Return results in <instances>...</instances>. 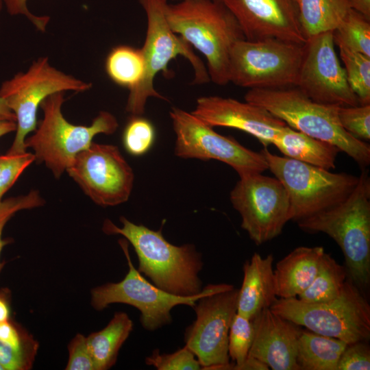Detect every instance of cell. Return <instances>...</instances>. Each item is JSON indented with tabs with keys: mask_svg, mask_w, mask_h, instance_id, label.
Wrapping results in <instances>:
<instances>
[{
	"mask_svg": "<svg viewBox=\"0 0 370 370\" xmlns=\"http://www.w3.org/2000/svg\"><path fill=\"white\" fill-rule=\"evenodd\" d=\"M120 221L121 227L106 219L102 230L108 235H122L130 243L138 256L140 273L159 288L175 295L188 297L201 292L199 273L203 261L194 245H174L164 238L161 230L135 224L125 217Z\"/></svg>",
	"mask_w": 370,
	"mask_h": 370,
	"instance_id": "cell-1",
	"label": "cell"
},
{
	"mask_svg": "<svg viewBox=\"0 0 370 370\" xmlns=\"http://www.w3.org/2000/svg\"><path fill=\"white\" fill-rule=\"evenodd\" d=\"M165 15L171 30L204 55L210 79L228 84L230 51L245 38L226 6L219 0H183L167 3Z\"/></svg>",
	"mask_w": 370,
	"mask_h": 370,
	"instance_id": "cell-2",
	"label": "cell"
},
{
	"mask_svg": "<svg viewBox=\"0 0 370 370\" xmlns=\"http://www.w3.org/2000/svg\"><path fill=\"white\" fill-rule=\"evenodd\" d=\"M245 100L265 108L290 127L336 146L360 167L369 164L370 147L342 127L340 106L316 102L296 86L249 89Z\"/></svg>",
	"mask_w": 370,
	"mask_h": 370,
	"instance_id": "cell-3",
	"label": "cell"
},
{
	"mask_svg": "<svg viewBox=\"0 0 370 370\" xmlns=\"http://www.w3.org/2000/svg\"><path fill=\"white\" fill-rule=\"evenodd\" d=\"M304 231L323 232L341 249L349 277L360 289L370 281V180L367 171L358 176L352 192L339 204L301 219Z\"/></svg>",
	"mask_w": 370,
	"mask_h": 370,
	"instance_id": "cell-4",
	"label": "cell"
},
{
	"mask_svg": "<svg viewBox=\"0 0 370 370\" xmlns=\"http://www.w3.org/2000/svg\"><path fill=\"white\" fill-rule=\"evenodd\" d=\"M270 309L296 325L347 344L370 338V305L349 275L334 299L310 304L297 297L278 298Z\"/></svg>",
	"mask_w": 370,
	"mask_h": 370,
	"instance_id": "cell-5",
	"label": "cell"
},
{
	"mask_svg": "<svg viewBox=\"0 0 370 370\" xmlns=\"http://www.w3.org/2000/svg\"><path fill=\"white\" fill-rule=\"evenodd\" d=\"M64 92L47 97L40 105L43 119L34 133L25 140V146L34 151L35 160L44 162L58 179L75 157L86 149L99 134H112L119 123L109 112L101 111L88 126L69 123L62 113Z\"/></svg>",
	"mask_w": 370,
	"mask_h": 370,
	"instance_id": "cell-6",
	"label": "cell"
},
{
	"mask_svg": "<svg viewBox=\"0 0 370 370\" xmlns=\"http://www.w3.org/2000/svg\"><path fill=\"white\" fill-rule=\"evenodd\" d=\"M144 9L147 27L144 45L141 49L145 71L140 83L130 90L125 110L132 116H141L149 97L165 99L154 88L156 75L166 72L169 62L182 56L191 64L194 70V83L209 82L208 70L192 47L169 27L165 15L166 0H138Z\"/></svg>",
	"mask_w": 370,
	"mask_h": 370,
	"instance_id": "cell-7",
	"label": "cell"
},
{
	"mask_svg": "<svg viewBox=\"0 0 370 370\" xmlns=\"http://www.w3.org/2000/svg\"><path fill=\"white\" fill-rule=\"evenodd\" d=\"M260 153L269 169L285 188L290 203L289 221H298L343 201L354 189L358 176L332 173L285 156Z\"/></svg>",
	"mask_w": 370,
	"mask_h": 370,
	"instance_id": "cell-8",
	"label": "cell"
},
{
	"mask_svg": "<svg viewBox=\"0 0 370 370\" xmlns=\"http://www.w3.org/2000/svg\"><path fill=\"white\" fill-rule=\"evenodd\" d=\"M92 84L62 72L40 57L25 72H18L4 81L0 87L1 97L16 116V130L7 155L26 152L25 140L36 128L37 111L49 96L68 90L85 92Z\"/></svg>",
	"mask_w": 370,
	"mask_h": 370,
	"instance_id": "cell-9",
	"label": "cell"
},
{
	"mask_svg": "<svg viewBox=\"0 0 370 370\" xmlns=\"http://www.w3.org/2000/svg\"><path fill=\"white\" fill-rule=\"evenodd\" d=\"M304 45L274 38L237 41L230 54V82L249 89L295 86Z\"/></svg>",
	"mask_w": 370,
	"mask_h": 370,
	"instance_id": "cell-10",
	"label": "cell"
},
{
	"mask_svg": "<svg viewBox=\"0 0 370 370\" xmlns=\"http://www.w3.org/2000/svg\"><path fill=\"white\" fill-rule=\"evenodd\" d=\"M119 243L127 261L128 272L119 282L94 288L91 291V305L97 310L115 303L132 306L140 311V323L147 330L153 331L171 323V310L175 306L186 305L193 308L200 297L225 284H208L199 294L188 297L169 293L148 282L133 265L126 241L121 240Z\"/></svg>",
	"mask_w": 370,
	"mask_h": 370,
	"instance_id": "cell-11",
	"label": "cell"
},
{
	"mask_svg": "<svg viewBox=\"0 0 370 370\" xmlns=\"http://www.w3.org/2000/svg\"><path fill=\"white\" fill-rule=\"evenodd\" d=\"M169 115L176 135L174 152L177 157L217 160L230 166L239 177L268 169L260 152L251 151L233 138L218 134L192 112L173 107Z\"/></svg>",
	"mask_w": 370,
	"mask_h": 370,
	"instance_id": "cell-12",
	"label": "cell"
},
{
	"mask_svg": "<svg viewBox=\"0 0 370 370\" xmlns=\"http://www.w3.org/2000/svg\"><path fill=\"white\" fill-rule=\"evenodd\" d=\"M262 173L240 177L230 196L241 217V227L257 245L279 236L289 221L285 188L276 177Z\"/></svg>",
	"mask_w": 370,
	"mask_h": 370,
	"instance_id": "cell-13",
	"label": "cell"
},
{
	"mask_svg": "<svg viewBox=\"0 0 370 370\" xmlns=\"http://www.w3.org/2000/svg\"><path fill=\"white\" fill-rule=\"evenodd\" d=\"M238 296V289L225 284L200 297L193 306L196 319L185 330L184 343L202 369L223 370L230 363L228 335Z\"/></svg>",
	"mask_w": 370,
	"mask_h": 370,
	"instance_id": "cell-14",
	"label": "cell"
},
{
	"mask_svg": "<svg viewBox=\"0 0 370 370\" xmlns=\"http://www.w3.org/2000/svg\"><path fill=\"white\" fill-rule=\"evenodd\" d=\"M66 171L90 199L104 207L127 201L134 185L132 167L112 145L92 142Z\"/></svg>",
	"mask_w": 370,
	"mask_h": 370,
	"instance_id": "cell-15",
	"label": "cell"
},
{
	"mask_svg": "<svg viewBox=\"0 0 370 370\" xmlns=\"http://www.w3.org/2000/svg\"><path fill=\"white\" fill-rule=\"evenodd\" d=\"M332 31L308 39L296 87L312 100L340 106L360 105L334 49Z\"/></svg>",
	"mask_w": 370,
	"mask_h": 370,
	"instance_id": "cell-16",
	"label": "cell"
},
{
	"mask_svg": "<svg viewBox=\"0 0 370 370\" xmlns=\"http://www.w3.org/2000/svg\"><path fill=\"white\" fill-rule=\"evenodd\" d=\"M234 16L245 38H274L304 44L295 0H220Z\"/></svg>",
	"mask_w": 370,
	"mask_h": 370,
	"instance_id": "cell-17",
	"label": "cell"
},
{
	"mask_svg": "<svg viewBox=\"0 0 370 370\" xmlns=\"http://www.w3.org/2000/svg\"><path fill=\"white\" fill-rule=\"evenodd\" d=\"M210 126L237 129L256 138L264 147L286 125L265 108L219 96L201 97L191 112Z\"/></svg>",
	"mask_w": 370,
	"mask_h": 370,
	"instance_id": "cell-18",
	"label": "cell"
},
{
	"mask_svg": "<svg viewBox=\"0 0 370 370\" xmlns=\"http://www.w3.org/2000/svg\"><path fill=\"white\" fill-rule=\"evenodd\" d=\"M254 338L248 356L273 370H299L297 352L300 330L292 322L264 308L251 319Z\"/></svg>",
	"mask_w": 370,
	"mask_h": 370,
	"instance_id": "cell-19",
	"label": "cell"
},
{
	"mask_svg": "<svg viewBox=\"0 0 370 370\" xmlns=\"http://www.w3.org/2000/svg\"><path fill=\"white\" fill-rule=\"evenodd\" d=\"M273 257L254 253L243 265V280L238 290L236 313L249 319L278 299L275 293Z\"/></svg>",
	"mask_w": 370,
	"mask_h": 370,
	"instance_id": "cell-20",
	"label": "cell"
},
{
	"mask_svg": "<svg viewBox=\"0 0 370 370\" xmlns=\"http://www.w3.org/2000/svg\"><path fill=\"white\" fill-rule=\"evenodd\" d=\"M325 253L323 247L301 246L280 260L273 269L277 297H297L306 290L318 273Z\"/></svg>",
	"mask_w": 370,
	"mask_h": 370,
	"instance_id": "cell-21",
	"label": "cell"
},
{
	"mask_svg": "<svg viewBox=\"0 0 370 370\" xmlns=\"http://www.w3.org/2000/svg\"><path fill=\"white\" fill-rule=\"evenodd\" d=\"M272 145L287 158L326 170L335 168L341 150L335 145L311 137L287 125L275 136Z\"/></svg>",
	"mask_w": 370,
	"mask_h": 370,
	"instance_id": "cell-22",
	"label": "cell"
},
{
	"mask_svg": "<svg viewBox=\"0 0 370 370\" xmlns=\"http://www.w3.org/2000/svg\"><path fill=\"white\" fill-rule=\"evenodd\" d=\"M132 329L133 322L127 314L116 312L104 328L86 336L95 370H106L115 364L119 351Z\"/></svg>",
	"mask_w": 370,
	"mask_h": 370,
	"instance_id": "cell-23",
	"label": "cell"
},
{
	"mask_svg": "<svg viewBox=\"0 0 370 370\" xmlns=\"http://www.w3.org/2000/svg\"><path fill=\"white\" fill-rule=\"evenodd\" d=\"M347 345L334 337L300 330L296 358L299 370H336Z\"/></svg>",
	"mask_w": 370,
	"mask_h": 370,
	"instance_id": "cell-24",
	"label": "cell"
},
{
	"mask_svg": "<svg viewBox=\"0 0 370 370\" xmlns=\"http://www.w3.org/2000/svg\"><path fill=\"white\" fill-rule=\"evenodd\" d=\"M295 2L306 40L335 29L351 9L346 0H295Z\"/></svg>",
	"mask_w": 370,
	"mask_h": 370,
	"instance_id": "cell-25",
	"label": "cell"
},
{
	"mask_svg": "<svg viewBox=\"0 0 370 370\" xmlns=\"http://www.w3.org/2000/svg\"><path fill=\"white\" fill-rule=\"evenodd\" d=\"M347 277V269L325 253L313 281L297 298L310 304L334 299L341 293Z\"/></svg>",
	"mask_w": 370,
	"mask_h": 370,
	"instance_id": "cell-26",
	"label": "cell"
},
{
	"mask_svg": "<svg viewBox=\"0 0 370 370\" xmlns=\"http://www.w3.org/2000/svg\"><path fill=\"white\" fill-rule=\"evenodd\" d=\"M106 70L116 84L131 90L141 81L145 62L141 49L119 45L113 48L106 61Z\"/></svg>",
	"mask_w": 370,
	"mask_h": 370,
	"instance_id": "cell-27",
	"label": "cell"
},
{
	"mask_svg": "<svg viewBox=\"0 0 370 370\" xmlns=\"http://www.w3.org/2000/svg\"><path fill=\"white\" fill-rule=\"evenodd\" d=\"M332 34L338 47L370 57V19L361 13L351 8Z\"/></svg>",
	"mask_w": 370,
	"mask_h": 370,
	"instance_id": "cell-28",
	"label": "cell"
},
{
	"mask_svg": "<svg viewBox=\"0 0 370 370\" xmlns=\"http://www.w3.org/2000/svg\"><path fill=\"white\" fill-rule=\"evenodd\" d=\"M347 82L360 105L370 104V57L338 47Z\"/></svg>",
	"mask_w": 370,
	"mask_h": 370,
	"instance_id": "cell-29",
	"label": "cell"
},
{
	"mask_svg": "<svg viewBox=\"0 0 370 370\" xmlns=\"http://www.w3.org/2000/svg\"><path fill=\"white\" fill-rule=\"evenodd\" d=\"M155 139L153 125L141 116H133L123 134V144L125 150L135 156L147 153L153 145Z\"/></svg>",
	"mask_w": 370,
	"mask_h": 370,
	"instance_id": "cell-30",
	"label": "cell"
},
{
	"mask_svg": "<svg viewBox=\"0 0 370 370\" xmlns=\"http://www.w3.org/2000/svg\"><path fill=\"white\" fill-rule=\"evenodd\" d=\"M254 332L252 320L236 313L228 335V355L234 362L233 370L246 360L252 344Z\"/></svg>",
	"mask_w": 370,
	"mask_h": 370,
	"instance_id": "cell-31",
	"label": "cell"
},
{
	"mask_svg": "<svg viewBox=\"0 0 370 370\" xmlns=\"http://www.w3.org/2000/svg\"><path fill=\"white\" fill-rule=\"evenodd\" d=\"M338 120L342 127L359 140L370 139V104L340 106Z\"/></svg>",
	"mask_w": 370,
	"mask_h": 370,
	"instance_id": "cell-32",
	"label": "cell"
},
{
	"mask_svg": "<svg viewBox=\"0 0 370 370\" xmlns=\"http://www.w3.org/2000/svg\"><path fill=\"white\" fill-rule=\"evenodd\" d=\"M145 363L158 370L202 369L195 355L186 345L172 354H161L159 349H155L146 358Z\"/></svg>",
	"mask_w": 370,
	"mask_h": 370,
	"instance_id": "cell-33",
	"label": "cell"
},
{
	"mask_svg": "<svg viewBox=\"0 0 370 370\" xmlns=\"http://www.w3.org/2000/svg\"><path fill=\"white\" fill-rule=\"evenodd\" d=\"M45 200L38 190H32L27 195L8 198L0 202V255L8 241L2 238V233L6 223L18 211L40 207ZM3 264L0 262V271Z\"/></svg>",
	"mask_w": 370,
	"mask_h": 370,
	"instance_id": "cell-34",
	"label": "cell"
},
{
	"mask_svg": "<svg viewBox=\"0 0 370 370\" xmlns=\"http://www.w3.org/2000/svg\"><path fill=\"white\" fill-rule=\"evenodd\" d=\"M35 160L34 153L0 156V202L25 169Z\"/></svg>",
	"mask_w": 370,
	"mask_h": 370,
	"instance_id": "cell-35",
	"label": "cell"
},
{
	"mask_svg": "<svg viewBox=\"0 0 370 370\" xmlns=\"http://www.w3.org/2000/svg\"><path fill=\"white\" fill-rule=\"evenodd\" d=\"M367 343L348 344L339 358L336 370L370 369V349Z\"/></svg>",
	"mask_w": 370,
	"mask_h": 370,
	"instance_id": "cell-36",
	"label": "cell"
},
{
	"mask_svg": "<svg viewBox=\"0 0 370 370\" xmlns=\"http://www.w3.org/2000/svg\"><path fill=\"white\" fill-rule=\"evenodd\" d=\"M66 370H95V365L88 349L86 337L77 334L70 342Z\"/></svg>",
	"mask_w": 370,
	"mask_h": 370,
	"instance_id": "cell-37",
	"label": "cell"
},
{
	"mask_svg": "<svg viewBox=\"0 0 370 370\" xmlns=\"http://www.w3.org/2000/svg\"><path fill=\"white\" fill-rule=\"evenodd\" d=\"M35 356L17 352L0 343V365L3 370H27L32 367Z\"/></svg>",
	"mask_w": 370,
	"mask_h": 370,
	"instance_id": "cell-38",
	"label": "cell"
},
{
	"mask_svg": "<svg viewBox=\"0 0 370 370\" xmlns=\"http://www.w3.org/2000/svg\"><path fill=\"white\" fill-rule=\"evenodd\" d=\"M3 2L10 15L24 16L38 31L45 32L50 18L47 16H38L32 13L27 5V0H3Z\"/></svg>",
	"mask_w": 370,
	"mask_h": 370,
	"instance_id": "cell-39",
	"label": "cell"
},
{
	"mask_svg": "<svg viewBox=\"0 0 370 370\" xmlns=\"http://www.w3.org/2000/svg\"><path fill=\"white\" fill-rule=\"evenodd\" d=\"M269 367L259 360L247 356L244 362L236 370H268Z\"/></svg>",
	"mask_w": 370,
	"mask_h": 370,
	"instance_id": "cell-40",
	"label": "cell"
},
{
	"mask_svg": "<svg viewBox=\"0 0 370 370\" xmlns=\"http://www.w3.org/2000/svg\"><path fill=\"white\" fill-rule=\"evenodd\" d=\"M351 8L370 19V0H346Z\"/></svg>",
	"mask_w": 370,
	"mask_h": 370,
	"instance_id": "cell-41",
	"label": "cell"
},
{
	"mask_svg": "<svg viewBox=\"0 0 370 370\" xmlns=\"http://www.w3.org/2000/svg\"><path fill=\"white\" fill-rule=\"evenodd\" d=\"M10 308L9 303L3 294H0V322L10 319Z\"/></svg>",
	"mask_w": 370,
	"mask_h": 370,
	"instance_id": "cell-42",
	"label": "cell"
},
{
	"mask_svg": "<svg viewBox=\"0 0 370 370\" xmlns=\"http://www.w3.org/2000/svg\"><path fill=\"white\" fill-rule=\"evenodd\" d=\"M0 119L16 121V116L8 108L4 100L0 97Z\"/></svg>",
	"mask_w": 370,
	"mask_h": 370,
	"instance_id": "cell-43",
	"label": "cell"
},
{
	"mask_svg": "<svg viewBox=\"0 0 370 370\" xmlns=\"http://www.w3.org/2000/svg\"><path fill=\"white\" fill-rule=\"evenodd\" d=\"M16 121L0 119V137L8 133L16 131Z\"/></svg>",
	"mask_w": 370,
	"mask_h": 370,
	"instance_id": "cell-44",
	"label": "cell"
},
{
	"mask_svg": "<svg viewBox=\"0 0 370 370\" xmlns=\"http://www.w3.org/2000/svg\"><path fill=\"white\" fill-rule=\"evenodd\" d=\"M3 5V0H0V13L2 10Z\"/></svg>",
	"mask_w": 370,
	"mask_h": 370,
	"instance_id": "cell-45",
	"label": "cell"
},
{
	"mask_svg": "<svg viewBox=\"0 0 370 370\" xmlns=\"http://www.w3.org/2000/svg\"><path fill=\"white\" fill-rule=\"evenodd\" d=\"M0 370H3V367L0 365Z\"/></svg>",
	"mask_w": 370,
	"mask_h": 370,
	"instance_id": "cell-46",
	"label": "cell"
},
{
	"mask_svg": "<svg viewBox=\"0 0 370 370\" xmlns=\"http://www.w3.org/2000/svg\"><path fill=\"white\" fill-rule=\"evenodd\" d=\"M166 1H168L169 0H166ZM172 1H183V0H172Z\"/></svg>",
	"mask_w": 370,
	"mask_h": 370,
	"instance_id": "cell-47",
	"label": "cell"
}]
</instances>
